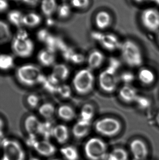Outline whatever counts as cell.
I'll return each mask as SVG.
<instances>
[{
	"label": "cell",
	"mask_w": 159,
	"mask_h": 160,
	"mask_svg": "<svg viewBox=\"0 0 159 160\" xmlns=\"http://www.w3.org/2000/svg\"><path fill=\"white\" fill-rule=\"evenodd\" d=\"M15 75L19 82L26 87L42 85L46 78L38 66L31 63L24 64L19 67Z\"/></svg>",
	"instance_id": "1"
},
{
	"label": "cell",
	"mask_w": 159,
	"mask_h": 160,
	"mask_svg": "<svg viewBox=\"0 0 159 160\" xmlns=\"http://www.w3.org/2000/svg\"><path fill=\"white\" fill-rule=\"evenodd\" d=\"M95 78L93 71L88 68H82L76 73L72 80V86L76 93L86 96L94 89Z\"/></svg>",
	"instance_id": "2"
},
{
	"label": "cell",
	"mask_w": 159,
	"mask_h": 160,
	"mask_svg": "<svg viewBox=\"0 0 159 160\" xmlns=\"http://www.w3.org/2000/svg\"><path fill=\"white\" fill-rule=\"evenodd\" d=\"M119 49L122 59L128 66L136 68L142 65L143 55L136 43L132 40H126L121 43Z\"/></svg>",
	"instance_id": "3"
},
{
	"label": "cell",
	"mask_w": 159,
	"mask_h": 160,
	"mask_svg": "<svg viewBox=\"0 0 159 160\" xmlns=\"http://www.w3.org/2000/svg\"><path fill=\"white\" fill-rule=\"evenodd\" d=\"M107 145L98 137H92L84 145L85 156L89 160H105L107 157Z\"/></svg>",
	"instance_id": "4"
},
{
	"label": "cell",
	"mask_w": 159,
	"mask_h": 160,
	"mask_svg": "<svg viewBox=\"0 0 159 160\" xmlns=\"http://www.w3.org/2000/svg\"><path fill=\"white\" fill-rule=\"evenodd\" d=\"M119 77L117 70L109 66L102 71L98 77V83L102 91L107 93L114 92L117 88Z\"/></svg>",
	"instance_id": "5"
},
{
	"label": "cell",
	"mask_w": 159,
	"mask_h": 160,
	"mask_svg": "<svg viewBox=\"0 0 159 160\" xmlns=\"http://www.w3.org/2000/svg\"><path fill=\"white\" fill-rule=\"evenodd\" d=\"M3 155L2 160H25L24 149L18 141L3 138L1 141Z\"/></svg>",
	"instance_id": "6"
},
{
	"label": "cell",
	"mask_w": 159,
	"mask_h": 160,
	"mask_svg": "<svg viewBox=\"0 0 159 160\" xmlns=\"http://www.w3.org/2000/svg\"><path fill=\"white\" fill-rule=\"evenodd\" d=\"M96 132L106 137H112L117 134L121 128V123L114 118H103L97 120L94 125Z\"/></svg>",
	"instance_id": "7"
},
{
	"label": "cell",
	"mask_w": 159,
	"mask_h": 160,
	"mask_svg": "<svg viewBox=\"0 0 159 160\" xmlns=\"http://www.w3.org/2000/svg\"><path fill=\"white\" fill-rule=\"evenodd\" d=\"M11 49L14 55L21 59L31 56L35 51V44L30 38H18L15 37L11 43Z\"/></svg>",
	"instance_id": "8"
},
{
	"label": "cell",
	"mask_w": 159,
	"mask_h": 160,
	"mask_svg": "<svg viewBox=\"0 0 159 160\" xmlns=\"http://www.w3.org/2000/svg\"><path fill=\"white\" fill-rule=\"evenodd\" d=\"M143 26L149 32H157L159 30V11L153 8L144 9L140 16Z\"/></svg>",
	"instance_id": "9"
},
{
	"label": "cell",
	"mask_w": 159,
	"mask_h": 160,
	"mask_svg": "<svg viewBox=\"0 0 159 160\" xmlns=\"http://www.w3.org/2000/svg\"><path fill=\"white\" fill-rule=\"evenodd\" d=\"M56 59L55 52L48 48L40 50L37 55L38 63L44 67H53L56 64Z\"/></svg>",
	"instance_id": "10"
},
{
	"label": "cell",
	"mask_w": 159,
	"mask_h": 160,
	"mask_svg": "<svg viewBox=\"0 0 159 160\" xmlns=\"http://www.w3.org/2000/svg\"><path fill=\"white\" fill-rule=\"evenodd\" d=\"M131 152L134 159L143 160L147 157L148 151L144 142L139 139H135L130 145Z\"/></svg>",
	"instance_id": "11"
},
{
	"label": "cell",
	"mask_w": 159,
	"mask_h": 160,
	"mask_svg": "<svg viewBox=\"0 0 159 160\" xmlns=\"http://www.w3.org/2000/svg\"><path fill=\"white\" fill-rule=\"evenodd\" d=\"M105 59L104 54L101 51L98 49L93 50L86 58L87 68L92 71L98 69L102 65Z\"/></svg>",
	"instance_id": "12"
},
{
	"label": "cell",
	"mask_w": 159,
	"mask_h": 160,
	"mask_svg": "<svg viewBox=\"0 0 159 160\" xmlns=\"http://www.w3.org/2000/svg\"><path fill=\"white\" fill-rule=\"evenodd\" d=\"M32 148L38 154L47 158L55 155L57 151L56 147L47 140H37Z\"/></svg>",
	"instance_id": "13"
},
{
	"label": "cell",
	"mask_w": 159,
	"mask_h": 160,
	"mask_svg": "<svg viewBox=\"0 0 159 160\" xmlns=\"http://www.w3.org/2000/svg\"><path fill=\"white\" fill-rule=\"evenodd\" d=\"M91 122L78 119L72 128V134L77 140L83 139L88 135L91 128Z\"/></svg>",
	"instance_id": "14"
},
{
	"label": "cell",
	"mask_w": 159,
	"mask_h": 160,
	"mask_svg": "<svg viewBox=\"0 0 159 160\" xmlns=\"http://www.w3.org/2000/svg\"><path fill=\"white\" fill-rule=\"evenodd\" d=\"M41 123V121L36 116L29 115L24 119L23 127L28 135L37 136Z\"/></svg>",
	"instance_id": "15"
},
{
	"label": "cell",
	"mask_w": 159,
	"mask_h": 160,
	"mask_svg": "<svg viewBox=\"0 0 159 160\" xmlns=\"http://www.w3.org/2000/svg\"><path fill=\"white\" fill-rule=\"evenodd\" d=\"M56 114L64 122L72 121L76 117V112L73 107L69 104H63L57 108Z\"/></svg>",
	"instance_id": "16"
},
{
	"label": "cell",
	"mask_w": 159,
	"mask_h": 160,
	"mask_svg": "<svg viewBox=\"0 0 159 160\" xmlns=\"http://www.w3.org/2000/svg\"><path fill=\"white\" fill-rule=\"evenodd\" d=\"M51 74L61 83H64L70 76L71 71L68 66L62 63H56L52 67Z\"/></svg>",
	"instance_id": "17"
},
{
	"label": "cell",
	"mask_w": 159,
	"mask_h": 160,
	"mask_svg": "<svg viewBox=\"0 0 159 160\" xmlns=\"http://www.w3.org/2000/svg\"><path fill=\"white\" fill-rule=\"evenodd\" d=\"M52 137L58 143L63 144L68 142L70 137V131L68 127L63 124L55 125L53 131Z\"/></svg>",
	"instance_id": "18"
},
{
	"label": "cell",
	"mask_w": 159,
	"mask_h": 160,
	"mask_svg": "<svg viewBox=\"0 0 159 160\" xmlns=\"http://www.w3.org/2000/svg\"><path fill=\"white\" fill-rule=\"evenodd\" d=\"M98 41L103 48L108 51H113L116 49L119 48L121 44L116 36L111 34H101Z\"/></svg>",
	"instance_id": "19"
},
{
	"label": "cell",
	"mask_w": 159,
	"mask_h": 160,
	"mask_svg": "<svg viewBox=\"0 0 159 160\" xmlns=\"http://www.w3.org/2000/svg\"><path fill=\"white\" fill-rule=\"evenodd\" d=\"M120 98L127 102H136L139 97L138 92L135 88L131 84H125L119 90Z\"/></svg>",
	"instance_id": "20"
},
{
	"label": "cell",
	"mask_w": 159,
	"mask_h": 160,
	"mask_svg": "<svg viewBox=\"0 0 159 160\" xmlns=\"http://www.w3.org/2000/svg\"><path fill=\"white\" fill-rule=\"evenodd\" d=\"M95 22L98 29L101 30H105L111 25L112 17L109 12L102 10L96 14Z\"/></svg>",
	"instance_id": "21"
},
{
	"label": "cell",
	"mask_w": 159,
	"mask_h": 160,
	"mask_svg": "<svg viewBox=\"0 0 159 160\" xmlns=\"http://www.w3.org/2000/svg\"><path fill=\"white\" fill-rule=\"evenodd\" d=\"M57 108L50 102H45L40 104L38 108L39 115L45 120H50L56 114Z\"/></svg>",
	"instance_id": "22"
},
{
	"label": "cell",
	"mask_w": 159,
	"mask_h": 160,
	"mask_svg": "<svg viewBox=\"0 0 159 160\" xmlns=\"http://www.w3.org/2000/svg\"><path fill=\"white\" fill-rule=\"evenodd\" d=\"M58 5L57 0H42L40 8L44 16L51 18L57 11Z\"/></svg>",
	"instance_id": "23"
},
{
	"label": "cell",
	"mask_w": 159,
	"mask_h": 160,
	"mask_svg": "<svg viewBox=\"0 0 159 160\" xmlns=\"http://www.w3.org/2000/svg\"><path fill=\"white\" fill-rule=\"evenodd\" d=\"M41 16L35 12H29L24 15L23 25L29 28H35L40 25L42 22Z\"/></svg>",
	"instance_id": "24"
},
{
	"label": "cell",
	"mask_w": 159,
	"mask_h": 160,
	"mask_svg": "<svg viewBox=\"0 0 159 160\" xmlns=\"http://www.w3.org/2000/svg\"><path fill=\"white\" fill-rule=\"evenodd\" d=\"M95 114V108L93 105L90 103H86L80 109L79 119L91 123Z\"/></svg>",
	"instance_id": "25"
},
{
	"label": "cell",
	"mask_w": 159,
	"mask_h": 160,
	"mask_svg": "<svg viewBox=\"0 0 159 160\" xmlns=\"http://www.w3.org/2000/svg\"><path fill=\"white\" fill-rule=\"evenodd\" d=\"M54 127L55 126L50 120H46L44 122H41L38 134L44 137V140L49 141V138L52 137Z\"/></svg>",
	"instance_id": "26"
},
{
	"label": "cell",
	"mask_w": 159,
	"mask_h": 160,
	"mask_svg": "<svg viewBox=\"0 0 159 160\" xmlns=\"http://www.w3.org/2000/svg\"><path fill=\"white\" fill-rule=\"evenodd\" d=\"M24 15L20 10L14 9L8 12L7 18L10 23L17 27L20 28L23 25V18Z\"/></svg>",
	"instance_id": "27"
},
{
	"label": "cell",
	"mask_w": 159,
	"mask_h": 160,
	"mask_svg": "<svg viewBox=\"0 0 159 160\" xmlns=\"http://www.w3.org/2000/svg\"><path fill=\"white\" fill-rule=\"evenodd\" d=\"M139 81L145 85H150L153 83L156 79L155 73L148 68H144L141 69L138 73Z\"/></svg>",
	"instance_id": "28"
},
{
	"label": "cell",
	"mask_w": 159,
	"mask_h": 160,
	"mask_svg": "<svg viewBox=\"0 0 159 160\" xmlns=\"http://www.w3.org/2000/svg\"><path fill=\"white\" fill-rule=\"evenodd\" d=\"M15 59L13 55L7 53H2L0 56V68L1 70L7 71L15 65Z\"/></svg>",
	"instance_id": "29"
},
{
	"label": "cell",
	"mask_w": 159,
	"mask_h": 160,
	"mask_svg": "<svg viewBox=\"0 0 159 160\" xmlns=\"http://www.w3.org/2000/svg\"><path fill=\"white\" fill-rule=\"evenodd\" d=\"M60 153L66 160H79V153L76 148L72 146H66L62 148Z\"/></svg>",
	"instance_id": "30"
},
{
	"label": "cell",
	"mask_w": 159,
	"mask_h": 160,
	"mask_svg": "<svg viewBox=\"0 0 159 160\" xmlns=\"http://www.w3.org/2000/svg\"><path fill=\"white\" fill-rule=\"evenodd\" d=\"M0 39L1 44L8 42L11 38V32L9 25L6 22L1 20L0 22Z\"/></svg>",
	"instance_id": "31"
},
{
	"label": "cell",
	"mask_w": 159,
	"mask_h": 160,
	"mask_svg": "<svg viewBox=\"0 0 159 160\" xmlns=\"http://www.w3.org/2000/svg\"><path fill=\"white\" fill-rule=\"evenodd\" d=\"M128 154L123 148H117L108 154L105 160H128Z\"/></svg>",
	"instance_id": "32"
},
{
	"label": "cell",
	"mask_w": 159,
	"mask_h": 160,
	"mask_svg": "<svg viewBox=\"0 0 159 160\" xmlns=\"http://www.w3.org/2000/svg\"><path fill=\"white\" fill-rule=\"evenodd\" d=\"M72 93V88L64 83H62L59 85L56 94L59 96L60 98L67 99L71 98Z\"/></svg>",
	"instance_id": "33"
},
{
	"label": "cell",
	"mask_w": 159,
	"mask_h": 160,
	"mask_svg": "<svg viewBox=\"0 0 159 160\" xmlns=\"http://www.w3.org/2000/svg\"><path fill=\"white\" fill-rule=\"evenodd\" d=\"M56 13L60 18H67L71 14V6L66 3H62L58 5Z\"/></svg>",
	"instance_id": "34"
},
{
	"label": "cell",
	"mask_w": 159,
	"mask_h": 160,
	"mask_svg": "<svg viewBox=\"0 0 159 160\" xmlns=\"http://www.w3.org/2000/svg\"><path fill=\"white\" fill-rule=\"evenodd\" d=\"M26 103L31 109H38L40 105V98L37 94L31 93L26 97Z\"/></svg>",
	"instance_id": "35"
},
{
	"label": "cell",
	"mask_w": 159,
	"mask_h": 160,
	"mask_svg": "<svg viewBox=\"0 0 159 160\" xmlns=\"http://www.w3.org/2000/svg\"><path fill=\"white\" fill-rule=\"evenodd\" d=\"M85 60L86 61V59H85V57L83 54L73 52L69 60L75 64H80L83 63Z\"/></svg>",
	"instance_id": "36"
},
{
	"label": "cell",
	"mask_w": 159,
	"mask_h": 160,
	"mask_svg": "<svg viewBox=\"0 0 159 160\" xmlns=\"http://www.w3.org/2000/svg\"><path fill=\"white\" fill-rule=\"evenodd\" d=\"M134 76L132 73L129 72H126L119 77V80L124 82V85L130 84L131 83L134 79Z\"/></svg>",
	"instance_id": "37"
},
{
	"label": "cell",
	"mask_w": 159,
	"mask_h": 160,
	"mask_svg": "<svg viewBox=\"0 0 159 160\" xmlns=\"http://www.w3.org/2000/svg\"><path fill=\"white\" fill-rule=\"evenodd\" d=\"M50 35L49 32L46 30H42L38 32L37 34V37L38 39L42 42H46Z\"/></svg>",
	"instance_id": "38"
},
{
	"label": "cell",
	"mask_w": 159,
	"mask_h": 160,
	"mask_svg": "<svg viewBox=\"0 0 159 160\" xmlns=\"http://www.w3.org/2000/svg\"><path fill=\"white\" fill-rule=\"evenodd\" d=\"M136 102H138V104L140 105L141 107L146 108L149 105V101L147 99L143 97H140L139 96L137 100L136 101Z\"/></svg>",
	"instance_id": "39"
},
{
	"label": "cell",
	"mask_w": 159,
	"mask_h": 160,
	"mask_svg": "<svg viewBox=\"0 0 159 160\" xmlns=\"http://www.w3.org/2000/svg\"><path fill=\"white\" fill-rule=\"evenodd\" d=\"M8 7L9 4L7 0H0V10L1 13L6 11Z\"/></svg>",
	"instance_id": "40"
},
{
	"label": "cell",
	"mask_w": 159,
	"mask_h": 160,
	"mask_svg": "<svg viewBox=\"0 0 159 160\" xmlns=\"http://www.w3.org/2000/svg\"><path fill=\"white\" fill-rule=\"evenodd\" d=\"M22 2L28 5L34 7L39 2V0H20Z\"/></svg>",
	"instance_id": "41"
},
{
	"label": "cell",
	"mask_w": 159,
	"mask_h": 160,
	"mask_svg": "<svg viewBox=\"0 0 159 160\" xmlns=\"http://www.w3.org/2000/svg\"><path fill=\"white\" fill-rule=\"evenodd\" d=\"M80 4V9L86 8L90 4V0H79Z\"/></svg>",
	"instance_id": "42"
},
{
	"label": "cell",
	"mask_w": 159,
	"mask_h": 160,
	"mask_svg": "<svg viewBox=\"0 0 159 160\" xmlns=\"http://www.w3.org/2000/svg\"><path fill=\"white\" fill-rule=\"evenodd\" d=\"M28 160H40L39 159L36 158H31Z\"/></svg>",
	"instance_id": "43"
},
{
	"label": "cell",
	"mask_w": 159,
	"mask_h": 160,
	"mask_svg": "<svg viewBox=\"0 0 159 160\" xmlns=\"http://www.w3.org/2000/svg\"><path fill=\"white\" fill-rule=\"evenodd\" d=\"M157 122L158 124L159 125V112L157 114Z\"/></svg>",
	"instance_id": "44"
},
{
	"label": "cell",
	"mask_w": 159,
	"mask_h": 160,
	"mask_svg": "<svg viewBox=\"0 0 159 160\" xmlns=\"http://www.w3.org/2000/svg\"><path fill=\"white\" fill-rule=\"evenodd\" d=\"M49 160H61L59 159L55 158V159H50Z\"/></svg>",
	"instance_id": "45"
},
{
	"label": "cell",
	"mask_w": 159,
	"mask_h": 160,
	"mask_svg": "<svg viewBox=\"0 0 159 160\" xmlns=\"http://www.w3.org/2000/svg\"><path fill=\"white\" fill-rule=\"evenodd\" d=\"M158 41H159V33L158 34Z\"/></svg>",
	"instance_id": "46"
}]
</instances>
